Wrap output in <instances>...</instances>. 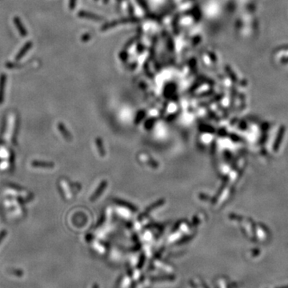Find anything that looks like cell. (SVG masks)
Wrapping results in <instances>:
<instances>
[{
    "label": "cell",
    "mask_w": 288,
    "mask_h": 288,
    "mask_svg": "<svg viewBox=\"0 0 288 288\" xmlns=\"http://www.w3.org/2000/svg\"><path fill=\"white\" fill-rule=\"evenodd\" d=\"M31 165L35 167H43V168H51L53 167V163H47V162H32Z\"/></svg>",
    "instance_id": "6da1fadb"
},
{
    "label": "cell",
    "mask_w": 288,
    "mask_h": 288,
    "mask_svg": "<svg viewBox=\"0 0 288 288\" xmlns=\"http://www.w3.org/2000/svg\"><path fill=\"white\" fill-rule=\"evenodd\" d=\"M3 88H4V79H2L0 83V103H2L3 100Z\"/></svg>",
    "instance_id": "7a4b0ae2"
},
{
    "label": "cell",
    "mask_w": 288,
    "mask_h": 288,
    "mask_svg": "<svg viewBox=\"0 0 288 288\" xmlns=\"http://www.w3.org/2000/svg\"><path fill=\"white\" fill-rule=\"evenodd\" d=\"M278 288H288V285H286V286H280V287H278Z\"/></svg>",
    "instance_id": "3957f363"
}]
</instances>
